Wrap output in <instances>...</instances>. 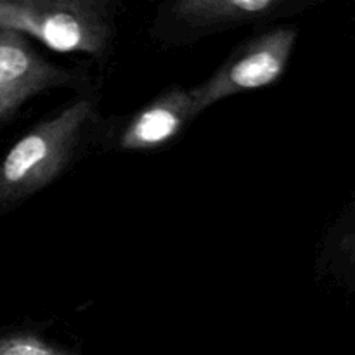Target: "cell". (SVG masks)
<instances>
[{
	"label": "cell",
	"mask_w": 355,
	"mask_h": 355,
	"mask_svg": "<svg viewBox=\"0 0 355 355\" xmlns=\"http://www.w3.org/2000/svg\"><path fill=\"white\" fill-rule=\"evenodd\" d=\"M198 116L191 89H173L159 94L125 123L118 135L123 151H156L170 144Z\"/></svg>",
	"instance_id": "obj_6"
},
{
	"label": "cell",
	"mask_w": 355,
	"mask_h": 355,
	"mask_svg": "<svg viewBox=\"0 0 355 355\" xmlns=\"http://www.w3.org/2000/svg\"><path fill=\"white\" fill-rule=\"evenodd\" d=\"M0 355H78L30 333L0 335Z\"/></svg>",
	"instance_id": "obj_7"
},
{
	"label": "cell",
	"mask_w": 355,
	"mask_h": 355,
	"mask_svg": "<svg viewBox=\"0 0 355 355\" xmlns=\"http://www.w3.org/2000/svg\"><path fill=\"white\" fill-rule=\"evenodd\" d=\"M290 6L291 0H177L159 7L153 31L166 44L194 42L245 24L269 23Z\"/></svg>",
	"instance_id": "obj_4"
},
{
	"label": "cell",
	"mask_w": 355,
	"mask_h": 355,
	"mask_svg": "<svg viewBox=\"0 0 355 355\" xmlns=\"http://www.w3.org/2000/svg\"><path fill=\"white\" fill-rule=\"evenodd\" d=\"M75 80L68 69L42 58L26 37L0 30V121L28 99Z\"/></svg>",
	"instance_id": "obj_5"
},
{
	"label": "cell",
	"mask_w": 355,
	"mask_h": 355,
	"mask_svg": "<svg viewBox=\"0 0 355 355\" xmlns=\"http://www.w3.org/2000/svg\"><path fill=\"white\" fill-rule=\"evenodd\" d=\"M297 35L293 26H274L239 45L210 78L191 89L196 113L227 97L276 83L286 71Z\"/></svg>",
	"instance_id": "obj_3"
},
{
	"label": "cell",
	"mask_w": 355,
	"mask_h": 355,
	"mask_svg": "<svg viewBox=\"0 0 355 355\" xmlns=\"http://www.w3.org/2000/svg\"><path fill=\"white\" fill-rule=\"evenodd\" d=\"M0 30L64 54L103 55L113 37L106 0H0Z\"/></svg>",
	"instance_id": "obj_2"
},
{
	"label": "cell",
	"mask_w": 355,
	"mask_h": 355,
	"mask_svg": "<svg viewBox=\"0 0 355 355\" xmlns=\"http://www.w3.org/2000/svg\"><path fill=\"white\" fill-rule=\"evenodd\" d=\"M94 116L96 104L83 97L28 130L0 162V203L24 200L54 182L71 162Z\"/></svg>",
	"instance_id": "obj_1"
}]
</instances>
